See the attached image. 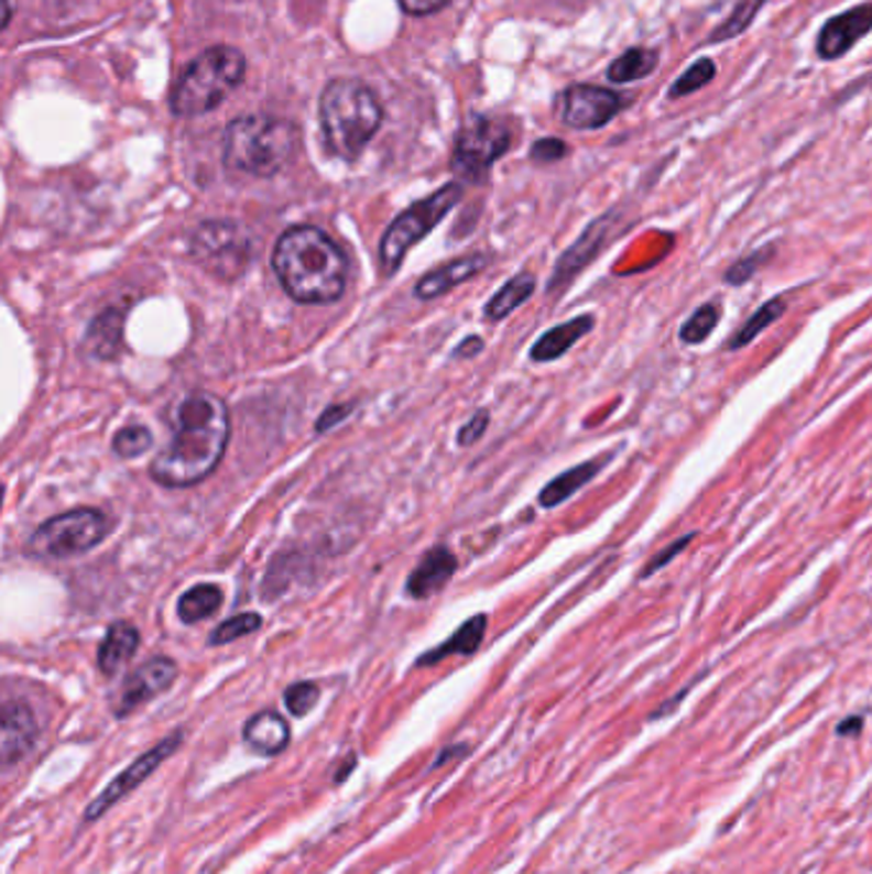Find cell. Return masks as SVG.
<instances>
[{
	"label": "cell",
	"instance_id": "6da1fadb",
	"mask_svg": "<svg viewBox=\"0 0 872 874\" xmlns=\"http://www.w3.org/2000/svg\"><path fill=\"white\" fill-rule=\"evenodd\" d=\"M172 440L156 452L149 473L166 489L195 487L216 471L231 440L226 402L210 392L182 394L170 407Z\"/></svg>",
	"mask_w": 872,
	"mask_h": 874
},
{
	"label": "cell",
	"instance_id": "7a4b0ae2",
	"mask_svg": "<svg viewBox=\"0 0 872 874\" xmlns=\"http://www.w3.org/2000/svg\"><path fill=\"white\" fill-rule=\"evenodd\" d=\"M284 292L303 305H328L344 297L348 264L340 245L315 226L284 230L272 253Z\"/></svg>",
	"mask_w": 872,
	"mask_h": 874
},
{
	"label": "cell",
	"instance_id": "3957f363",
	"mask_svg": "<svg viewBox=\"0 0 872 874\" xmlns=\"http://www.w3.org/2000/svg\"><path fill=\"white\" fill-rule=\"evenodd\" d=\"M320 131L325 149L344 162H356L382 129L384 110L367 83L338 77L320 95Z\"/></svg>",
	"mask_w": 872,
	"mask_h": 874
},
{
	"label": "cell",
	"instance_id": "277c9868",
	"mask_svg": "<svg viewBox=\"0 0 872 874\" xmlns=\"http://www.w3.org/2000/svg\"><path fill=\"white\" fill-rule=\"evenodd\" d=\"M299 129L287 118L251 113L228 125L224 136V162L231 172L249 177H274L295 159Z\"/></svg>",
	"mask_w": 872,
	"mask_h": 874
},
{
	"label": "cell",
	"instance_id": "5b68a950",
	"mask_svg": "<svg viewBox=\"0 0 872 874\" xmlns=\"http://www.w3.org/2000/svg\"><path fill=\"white\" fill-rule=\"evenodd\" d=\"M246 75V57L236 46H210L189 62L172 90V113L195 118L216 110Z\"/></svg>",
	"mask_w": 872,
	"mask_h": 874
},
{
	"label": "cell",
	"instance_id": "8992f818",
	"mask_svg": "<svg viewBox=\"0 0 872 874\" xmlns=\"http://www.w3.org/2000/svg\"><path fill=\"white\" fill-rule=\"evenodd\" d=\"M461 197H464V187L450 182V185H443L438 193L423 197V200H417L415 205H410L407 210L400 212V216L390 222V228L384 230L382 245H379V256H382L384 272L394 274L412 245L423 241V238L430 233V230L438 226V222L446 218L458 203H461Z\"/></svg>",
	"mask_w": 872,
	"mask_h": 874
},
{
	"label": "cell",
	"instance_id": "52a82bcc",
	"mask_svg": "<svg viewBox=\"0 0 872 874\" xmlns=\"http://www.w3.org/2000/svg\"><path fill=\"white\" fill-rule=\"evenodd\" d=\"M512 139L514 133L510 118L483 113L466 118V123L456 133L450 170L464 182L481 185V182H487L497 159L510 151Z\"/></svg>",
	"mask_w": 872,
	"mask_h": 874
},
{
	"label": "cell",
	"instance_id": "ba28073f",
	"mask_svg": "<svg viewBox=\"0 0 872 874\" xmlns=\"http://www.w3.org/2000/svg\"><path fill=\"white\" fill-rule=\"evenodd\" d=\"M108 516L83 506L52 516L29 539V553L42 560H69L98 547L108 537Z\"/></svg>",
	"mask_w": 872,
	"mask_h": 874
},
{
	"label": "cell",
	"instance_id": "9c48e42d",
	"mask_svg": "<svg viewBox=\"0 0 872 874\" xmlns=\"http://www.w3.org/2000/svg\"><path fill=\"white\" fill-rule=\"evenodd\" d=\"M189 256L220 280H236L251 264V243L236 222H203L189 241Z\"/></svg>",
	"mask_w": 872,
	"mask_h": 874
},
{
	"label": "cell",
	"instance_id": "30bf717a",
	"mask_svg": "<svg viewBox=\"0 0 872 874\" xmlns=\"http://www.w3.org/2000/svg\"><path fill=\"white\" fill-rule=\"evenodd\" d=\"M182 742H185V729H177V731H172L170 736H164L162 742H156L152 750L139 754V757L133 760L121 775H116L113 780H110L106 788L100 790V796H95V800H90V806L85 808V823L100 821V818L106 816L110 808L129 798L131 793L139 788V785H144L149 777H152L156 769L179 750Z\"/></svg>",
	"mask_w": 872,
	"mask_h": 874
},
{
	"label": "cell",
	"instance_id": "8fae6325",
	"mask_svg": "<svg viewBox=\"0 0 872 874\" xmlns=\"http://www.w3.org/2000/svg\"><path fill=\"white\" fill-rule=\"evenodd\" d=\"M628 108V98L599 85H570L558 95L555 110L568 129L597 131Z\"/></svg>",
	"mask_w": 872,
	"mask_h": 874
},
{
	"label": "cell",
	"instance_id": "7c38bea8",
	"mask_svg": "<svg viewBox=\"0 0 872 874\" xmlns=\"http://www.w3.org/2000/svg\"><path fill=\"white\" fill-rule=\"evenodd\" d=\"M179 667L172 657H152L144 665L137 667L129 678L123 680L121 690H118L113 701V713L118 719L131 717L133 711H139L141 706L154 701L156 696L166 693L177 680Z\"/></svg>",
	"mask_w": 872,
	"mask_h": 874
},
{
	"label": "cell",
	"instance_id": "4fadbf2b",
	"mask_svg": "<svg viewBox=\"0 0 872 874\" xmlns=\"http://www.w3.org/2000/svg\"><path fill=\"white\" fill-rule=\"evenodd\" d=\"M617 222H620V210L607 212V216L593 220L591 226L576 238L574 245H568V249L563 251V256L558 259V264H555L553 276L548 282V294H558L560 289H566L568 284L581 274V269L589 266L591 261L599 256L601 249L609 243V238L614 236Z\"/></svg>",
	"mask_w": 872,
	"mask_h": 874
},
{
	"label": "cell",
	"instance_id": "5bb4252c",
	"mask_svg": "<svg viewBox=\"0 0 872 874\" xmlns=\"http://www.w3.org/2000/svg\"><path fill=\"white\" fill-rule=\"evenodd\" d=\"M42 726L34 709L21 698H6L0 709V762L11 769L29 757L39 744Z\"/></svg>",
	"mask_w": 872,
	"mask_h": 874
},
{
	"label": "cell",
	"instance_id": "9a60e30c",
	"mask_svg": "<svg viewBox=\"0 0 872 874\" xmlns=\"http://www.w3.org/2000/svg\"><path fill=\"white\" fill-rule=\"evenodd\" d=\"M872 31V3H860L850 11L835 15L824 23L816 39V54L824 62H835L844 57L862 36Z\"/></svg>",
	"mask_w": 872,
	"mask_h": 874
},
{
	"label": "cell",
	"instance_id": "2e32d148",
	"mask_svg": "<svg viewBox=\"0 0 872 874\" xmlns=\"http://www.w3.org/2000/svg\"><path fill=\"white\" fill-rule=\"evenodd\" d=\"M292 742L287 719L276 711H259L243 724V744L259 757H280Z\"/></svg>",
	"mask_w": 872,
	"mask_h": 874
},
{
	"label": "cell",
	"instance_id": "e0dca14e",
	"mask_svg": "<svg viewBox=\"0 0 872 874\" xmlns=\"http://www.w3.org/2000/svg\"><path fill=\"white\" fill-rule=\"evenodd\" d=\"M458 570L456 555L448 547H433L423 555V560L417 562V568L412 570L407 578V593L412 599H427L446 588V583L454 578Z\"/></svg>",
	"mask_w": 872,
	"mask_h": 874
},
{
	"label": "cell",
	"instance_id": "ac0fdd59",
	"mask_svg": "<svg viewBox=\"0 0 872 874\" xmlns=\"http://www.w3.org/2000/svg\"><path fill=\"white\" fill-rule=\"evenodd\" d=\"M489 264V259L483 253H469V256H461L450 264H443L433 272H427L423 280L415 284V294L419 299H435L443 297V294L456 289L458 284L469 282L471 276L481 272L483 266Z\"/></svg>",
	"mask_w": 872,
	"mask_h": 874
},
{
	"label": "cell",
	"instance_id": "d6986e66",
	"mask_svg": "<svg viewBox=\"0 0 872 874\" xmlns=\"http://www.w3.org/2000/svg\"><path fill=\"white\" fill-rule=\"evenodd\" d=\"M593 315H578L574 320L555 325V328L545 330L541 338L535 340V346L530 348V359L535 363L558 361L560 356H566L584 336H589L593 330Z\"/></svg>",
	"mask_w": 872,
	"mask_h": 874
},
{
	"label": "cell",
	"instance_id": "ffe728a7",
	"mask_svg": "<svg viewBox=\"0 0 872 874\" xmlns=\"http://www.w3.org/2000/svg\"><path fill=\"white\" fill-rule=\"evenodd\" d=\"M123 328H126V309L108 307L95 317L87 328L85 348L87 353L100 361H113L123 351Z\"/></svg>",
	"mask_w": 872,
	"mask_h": 874
},
{
	"label": "cell",
	"instance_id": "44dd1931",
	"mask_svg": "<svg viewBox=\"0 0 872 874\" xmlns=\"http://www.w3.org/2000/svg\"><path fill=\"white\" fill-rule=\"evenodd\" d=\"M139 630L131 622H113L98 647V667L102 675H116L139 649Z\"/></svg>",
	"mask_w": 872,
	"mask_h": 874
},
{
	"label": "cell",
	"instance_id": "7402d4cb",
	"mask_svg": "<svg viewBox=\"0 0 872 874\" xmlns=\"http://www.w3.org/2000/svg\"><path fill=\"white\" fill-rule=\"evenodd\" d=\"M607 460L609 458L599 456V458H593V460H586V463H578L574 468H568V471H563L560 476H555L548 487L541 491L537 502H541L543 510H553V506L568 502V499L574 496L576 491H581L586 483H589L593 476H597L601 468H604Z\"/></svg>",
	"mask_w": 872,
	"mask_h": 874
},
{
	"label": "cell",
	"instance_id": "603a6c76",
	"mask_svg": "<svg viewBox=\"0 0 872 874\" xmlns=\"http://www.w3.org/2000/svg\"><path fill=\"white\" fill-rule=\"evenodd\" d=\"M483 632H487V616H483V614L471 616L469 622H464L461 626H458L454 637H448L440 647H435V649H430V653L419 655L417 667L438 665L440 659H446L448 655H464V657L473 655L476 649L481 647Z\"/></svg>",
	"mask_w": 872,
	"mask_h": 874
},
{
	"label": "cell",
	"instance_id": "cb8c5ba5",
	"mask_svg": "<svg viewBox=\"0 0 872 874\" xmlns=\"http://www.w3.org/2000/svg\"><path fill=\"white\" fill-rule=\"evenodd\" d=\"M533 292H535V274L520 272L517 276H512V280L487 302V305H483V317H487V320H504L506 315H512L514 309L525 305V302L533 297Z\"/></svg>",
	"mask_w": 872,
	"mask_h": 874
},
{
	"label": "cell",
	"instance_id": "d4e9b609",
	"mask_svg": "<svg viewBox=\"0 0 872 874\" xmlns=\"http://www.w3.org/2000/svg\"><path fill=\"white\" fill-rule=\"evenodd\" d=\"M657 57L655 50H647V46H632V50L622 52L612 65L607 69V79L614 85H630L637 83V79L650 77L657 69Z\"/></svg>",
	"mask_w": 872,
	"mask_h": 874
},
{
	"label": "cell",
	"instance_id": "484cf974",
	"mask_svg": "<svg viewBox=\"0 0 872 874\" xmlns=\"http://www.w3.org/2000/svg\"><path fill=\"white\" fill-rule=\"evenodd\" d=\"M220 603H224V591L216 583H197L179 596L177 601V616L185 624H197L203 619H210L218 614Z\"/></svg>",
	"mask_w": 872,
	"mask_h": 874
},
{
	"label": "cell",
	"instance_id": "4316f807",
	"mask_svg": "<svg viewBox=\"0 0 872 874\" xmlns=\"http://www.w3.org/2000/svg\"><path fill=\"white\" fill-rule=\"evenodd\" d=\"M783 313H786V297H773V299H767L765 305H760L755 313H752L750 317H748V323H742L740 328H737V332L732 336V340H729L727 343V351H740V348H744V346H750L752 340H755L760 332L763 330H767L771 328L773 323H778L781 317H783Z\"/></svg>",
	"mask_w": 872,
	"mask_h": 874
},
{
	"label": "cell",
	"instance_id": "83f0119b",
	"mask_svg": "<svg viewBox=\"0 0 872 874\" xmlns=\"http://www.w3.org/2000/svg\"><path fill=\"white\" fill-rule=\"evenodd\" d=\"M767 0H740V3L734 6V11L729 13V19L721 23L711 31L709 36V44H719V42H727V39H734L740 36L744 29L750 26L752 21H755V15L760 13V8H763Z\"/></svg>",
	"mask_w": 872,
	"mask_h": 874
},
{
	"label": "cell",
	"instance_id": "f1b7e54d",
	"mask_svg": "<svg viewBox=\"0 0 872 874\" xmlns=\"http://www.w3.org/2000/svg\"><path fill=\"white\" fill-rule=\"evenodd\" d=\"M719 315H721V307L717 305V302H707V305H701L684 325H680V340H684L686 346L704 343V340H707L713 332V328L719 325Z\"/></svg>",
	"mask_w": 872,
	"mask_h": 874
},
{
	"label": "cell",
	"instance_id": "f546056e",
	"mask_svg": "<svg viewBox=\"0 0 872 874\" xmlns=\"http://www.w3.org/2000/svg\"><path fill=\"white\" fill-rule=\"evenodd\" d=\"M713 77H717V65H713V59H709V57L696 59L694 65L671 85L668 98L678 100V98H686V95L699 92L701 87H707Z\"/></svg>",
	"mask_w": 872,
	"mask_h": 874
},
{
	"label": "cell",
	"instance_id": "4dcf8cb0",
	"mask_svg": "<svg viewBox=\"0 0 872 874\" xmlns=\"http://www.w3.org/2000/svg\"><path fill=\"white\" fill-rule=\"evenodd\" d=\"M261 616L257 611H246V614H236L231 619H226L224 624H218L216 630L210 634V645L212 647H220V645H231V642L241 640V637H249V634L259 632L261 630Z\"/></svg>",
	"mask_w": 872,
	"mask_h": 874
},
{
	"label": "cell",
	"instance_id": "1f68e13d",
	"mask_svg": "<svg viewBox=\"0 0 872 874\" xmlns=\"http://www.w3.org/2000/svg\"><path fill=\"white\" fill-rule=\"evenodd\" d=\"M154 435L152 430H146L144 425H129L123 430H118L113 437V452L118 458H139L144 456L146 450H152Z\"/></svg>",
	"mask_w": 872,
	"mask_h": 874
},
{
	"label": "cell",
	"instance_id": "d6a6232c",
	"mask_svg": "<svg viewBox=\"0 0 872 874\" xmlns=\"http://www.w3.org/2000/svg\"><path fill=\"white\" fill-rule=\"evenodd\" d=\"M320 701V686L313 680H297L284 690V706L295 719H303Z\"/></svg>",
	"mask_w": 872,
	"mask_h": 874
},
{
	"label": "cell",
	"instance_id": "836d02e7",
	"mask_svg": "<svg viewBox=\"0 0 872 874\" xmlns=\"http://www.w3.org/2000/svg\"><path fill=\"white\" fill-rule=\"evenodd\" d=\"M773 251H775L773 245H763V249L752 251V253H748V256H742L740 261H734V264L727 269L724 282L732 284V287H740V284L752 280V276L760 272V266L767 264V261L773 259Z\"/></svg>",
	"mask_w": 872,
	"mask_h": 874
},
{
	"label": "cell",
	"instance_id": "e575fe53",
	"mask_svg": "<svg viewBox=\"0 0 872 874\" xmlns=\"http://www.w3.org/2000/svg\"><path fill=\"white\" fill-rule=\"evenodd\" d=\"M694 537H696V532H691V535L678 537L676 543H671L668 547H663V550L657 553V555H653V560H650L647 566L640 570V578H650L653 573H657V570H661V568L668 566V562H673V558H676V555H678L680 550H686V547L691 545V539H694Z\"/></svg>",
	"mask_w": 872,
	"mask_h": 874
},
{
	"label": "cell",
	"instance_id": "d590c367",
	"mask_svg": "<svg viewBox=\"0 0 872 874\" xmlns=\"http://www.w3.org/2000/svg\"><path fill=\"white\" fill-rule=\"evenodd\" d=\"M568 154V146L563 144L560 139H541L535 141L533 151H530V156H533V162H541V164H551V162H558Z\"/></svg>",
	"mask_w": 872,
	"mask_h": 874
},
{
	"label": "cell",
	"instance_id": "8d00e7d4",
	"mask_svg": "<svg viewBox=\"0 0 872 874\" xmlns=\"http://www.w3.org/2000/svg\"><path fill=\"white\" fill-rule=\"evenodd\" d=\"M489 427V412L487 409H479L476 415L466 423L461 430H458V445H471L479 440V437L487 433Z\"/></svg>",
	"mask_w": 872,
	"mask_h": 874
},
{
	"label": "cell",
	"instance_id": "74e56055",
	"mask_svg": "<svg viewBox=\"0 0 872 874\" xmlns=\"http://www.w3.org/2000/svg\"><path fill=\"white\" fill-rule=\"evenodd\" d=\"M402 6L404 13L410 15H430L446 8L450 0H396Z\"/></svg>",
	"mask_w": 872,
	"mask_h": 874
},
{
	"label": "cell",
	"instance_id": "f35d334b",
	"mask_svg": "<svg viewBox=\"0 0 872 874\" xmlns=\"http://www.w3.org/2000/svg\"><path fill=\"white\" fill-rule=\"evenodd\" d=\"M351 409H353V404H336V407L325 409L323 415H320V419H317L315 430H317V433L333 430V427H336L338 423H344V419H346L348 415H351Z\"/></svg>",
	"mask_w": 872,
	"mask_h": 874
},
{
	"label": "cell",
	"instance_id": "ab89813d",
	"mask_svg": "<svg viewBox=\"0 0 872 874\" xmlns=\"http://www.w3.org/2000/svg\"><path fill=\"white\" fill-rule=\"evenodd\" d=\"M481 351H483V340L479 336H469V338L461 340V343L456 346L454 356H456V359H469V356H476V353H481Z\"/></svg>",
	"mask_w": 872,
	"mask_h": 874
},
{
	"label": "cell",
	"instance_id": "60d3db41",
	"mask_svg": "<svg viewBox=\"0 0 872 874\" xmlns=\"http://www.w3.org/2000/svg\"><path fill=\"white\" fill-rule=\"evenodd\" d=\"M464 754H469V744H454V746H446V750H440L438 760L433 762V767H430V769H438V767H443V765H446V762H450V760H461Z\"/></svg>",
	"mask_w": 872,
	"mask_h": 874
},
{
	"label": "cell",
	"instance_id": "b9f144b4",
	"mask_svg": "<svg viewBox=\"0 0 872 874\" xmlns=\"http://www.w3.org/2000/svg\"><path fill=\"white\" fill-rule=\"evenodd\" d=\"M862 724H865V719H862V717H850V719H844L842 724L837 726V734L839 736H858L860 731H862Z\"/></svg>",
	"mask_w": 872,
	"mask_h": 874
},
{
	"label": "cell",
	"instance_id": "7bdbcfd3",
	"mask_svg": "<svg viewBox=\"0 0 872 874\" xmlns=\"http://www.w3.org/2000/svg\"><path fill=\"white\" fill-rule=\"evenodd\" d=\"M353 769H356V754H353V752H348V754H346V757H344V762H340V767H338V773H336V783H338V785H340V783H344V780H346V777H348V775H351V773H353Z\"/></svg>",
	"mask_w": 872,
	"mask_h": 874
},
{
	"label": "cell",
	"instance_id": "ee69618b",
	"mask_svg": "<svg viewBox=\"0 0 872 874\" xmlns=\"http://www.w3.org/2000/svg\"><path fill=\"white\" fill-rule=\"evenodd\" d=\"M11 19H13V0H3V29H8Z\"/></svg>",
	"mask_w": 872,
	"mask_h": 874
}]
</instances>
